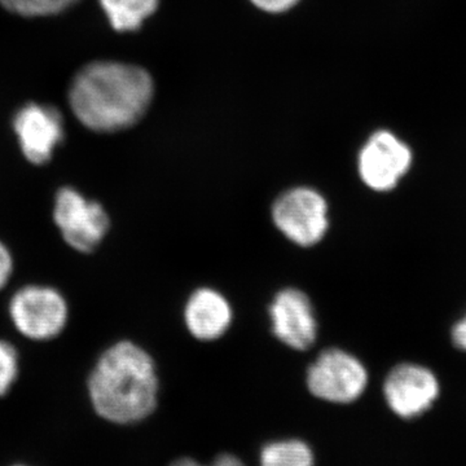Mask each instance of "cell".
I'll use <instances>...</instances> for the list:
<instances>
[{
    "label": "cell",
    "instance_id": "1",
    "mask_svg": "<svg viewBox=\"0 0 466 466\" xmlns=\"http://www.w3.org/2000/svg\"><path fill=\"white\" fill-rule=\"evenodd\" d=\"M153 96V81L139 66L94 63L76 75L69 100L76 118L94 131L113 133L137 124Z\"/></svg>",
    "mask_w": 466,
    "mask_h": 466
},
{
    "label": "cell",
    "instance_id": "2",
    "mask_svg": "<svg viewBox=\"0 0 466 466\" xmlns=\"http://www.w3.org/2000/svg\"><path fill=\"white\" fill-rule=\"evenodd\" d=\"M97 415L115 424L142 421L157 407L158 379L148 352L122 341L106 350L88 380Z\"/></svg>",
    "mask_w": 466,
    "mask_h": 466
},
{
    "label": "cell",
    "instance_id": "3",
    "mask_svg": "<svg viewBox=\"0 0 466 466\" xmlns=\"http://www.w3.org/2000/svg\"><path fill=\"white\" fill-rule=\"evenodd\" d=\"M272 219L285 238L305 248L323 240L329 227L327 201L306 187L281 195L272 207Z\"/></svg>",
    "mask_w": 466,
    "mask_h": 466
},
{
    "label": "cell",
    "instance_id": "4",
    "mask_svg": "<svg viewBox=\"0 0 466 466\" xmlns=\"http://www.w3.org/2000/svg\"><path fill=\"white\" fill-rule=\"evenodd\" d=\"M368 373L357 358L339 349L325 350L308 372L309 390L330 403L349 404L366 390Z\"/></svg>",
    "mask_w": 466,
    "mask_h": 466
},
{
    "label": "cell",
    "instance_id": "5",
    "mask_svg": "<svg viewBox=\"0 0 466 466\" xmlns=\"http://www.w3.org/2000/svg\"><path fill=\"white\" fill-rule=\"evenodd\" d=\"M9 314L18 332L35 341H47L63 332L67 305L56 289L30 285L15 294Z\"/></svg>",
    "mask_w": 466,
    "mask_h": 466
},
{
    "label": "cell",
    "instance_id": "6",
    "mask_svg": "<svg viewBox=\"0 0 466 466\" xmlns=\"http://www.w3.org/2000/svg\"><path fill=\"white\" fill-rule=\"evenodd\" d=\"M54 219L64 240L82 253L96 249L109 229V217L104 208L73 188L58 191Z\"/></svg>",
    "mask_w": 466,
    "mask_h": 466
},
{
    "label": "cell",
    "instance_id": "7",
    "mask_svg": "<svg viewBox=\"0 0 466 466\" xmlns=\"http://www.w3.org/2000/svg\"><path fill=\"white\" fill-rule=\"evenodd\" d=\"M383 394L395 415L416 419L433 407L440 397V382L428 368L400 364L386 377Z\"/></svg>",
    "mask_w": 466,
    "mask_h": 466
},
{
    "label": "cell",
    "instance_id": "8",
    "mask_svg": "<svg viewBox=\"0 0 466 466\" xmlns=\"http://www.w3.org/2000/svg\"><path fill=\"white\" fill-rule=\"evenodd\" d=\"M412 153L388 131H379L360 150L358 167L361 180L377 192L390 191L410 170Z\"/></svg>",
    "mask_w": 466,
    "mask_h": 466
},
{
    "label": "cell",
    "instance_id": "9",
    "mask_svg": "<svg viewBox=\"0 0 466 466\" xmlns=\"http://www.w3.org/2000/svg\"><path fill=\"white\" fill-rule=\"evenodd\" d=\"M272 330L285 345L308 350L317 341L318 323L311 300L302 290L284 289L276 294L269 308Z\"/></svg>",
    "mask_w": 466,
    "mask_h": 466
},
{
    "label": "cell",
    "instance_id": "10",
    "mask_svg": "<svg viewBox=\"0 0 466 466\" xmlns=\"http://www.w3.org/2000/svg\"><path fill=\"white\" fill-rule=\"evenodd\" d=\"M14 127L24 156L35 165L50 161L64 139L63 118L52 106L27 104L15 116Z\"/></svg>",
    "mask_w": 466,
    "mask_h": 466
},
{
    "label": "cell",
    "instance_id": "11",
    "mask_svg": "<svg viewBox=\"0 0 466 466\" xmlns=\"http://www.w3.org/2000/svg\"><path fill=\"white\" fill-rule=\"evenodd\" d=\"M184 317L193 337L201 341H214L228 330L232 309L219 291L202 288L189 297Z\"/></svg>",
    "mask_w": 466,
    "mask_h": 466
},
{
    "label": "cell",
    "instance_id": "12",
    "mask_svg": "<svg viewBox=\"0 0 466 466\" xmlns=\"http://www.w3.org/2000/svg\"><path fill=\"white\" fill-rule=\"evenodd\" d=\"M110 25L118 32H134L157 9L158 0H100Z\"/></svg>",
    "mask_w": 466,
    "mask_h": 466
},
{
    "label": "cell",
    "instance_id": "13",
    "mask_svg": "<svg viewBox=\"0 0 466 466\" xmlns=\"http://www.w3.org/2000/svg\"><path fill=\"white\" fill-rule=\"evenodd\" d=\"M260 466H314V455L305 441H272L260 452Z\"/></svg>",
    "mask_w": 466,
    "mask_h": 466
},
{
    "label": "cell",
    "instance_id": "14",
    "mask_svg": "<svg viewBox=\"0 0 466 466\" xmlns=\"http://www.w3.org/2000/svg\"><path fill=\"white\" fill-rule=\"evenodd\" d=\"M76 0H0L3 7L23 16H47L64 11Z\"/></svg>",
    "mask_w": 466,
    "mask_h": 466
},
{
    "label": "cell",
    "instance_id": "15",
    "mask_svg": "<svg viewBox=\"0 0 466 466\" xmlns=\"http://www.w3.org/2000/svg\"><path fill=\"white\" fill-rule=\"evenodd\" d=\"M18 375L17 351L14 346L0 341V397L7 394Z\"/></svg>",
    "mask_w": 466,
    "mask_h": 466
},
{
    "label": "cell",
    "instance_id": "16",
    "mask_svg": "<svg viewBox=\"0 0 466 466\" xmlns=\"http://www.w3.org/2000/svg\"><path fill=\"white\" fill-rule=\"evenodd\" d=\"M171 466H205L200 464V462L195 461L192 459H180L177 461H175ZM208 466H245L244 462L241 461L240 459L236 458V456L228 455H220L218 456L216 460H214L213 464Z\"/></svg>",
    "mask_w": 466,
    "mask_h": 466
},
{
    "label": "cell",
    "instance_id": "17",
    "mask_svg": "<svg viewBox=\"0 0 466 466\" xmlns=\"http://www.w3.org/2000/svg\"><path fill=\"white\" fill-rule=\"evenodd\" d=\"M257 7L272 14L288 11L299 3V0H251Z\"/></svg>",
    "mask_w": 466,
    "mask_h": 466
},
{
    "label": "cell",
    "instance_id": "18",
    "mask_svg": "<svg viewBox=\"0 0 466 466\" xmlns=\"http://www.w3.org/2000/svg\"><path fill=\"white\" fill-rule=\"evenodd\" d=\"M12 268H14V263H12L11 253H9L7 248L0 242V289L8 283L9 278H11Z\"/></svg>",
    "mask_w": 466,
    "mask_h": 466
},
{
    "label": "cell",
    "instance_id": "19",
    "mask_svg": "<svg viewBox=\"0 0 466 466\" xmlns=\"http://www.w3.org/2000/svg\"><path fill=\"white\" fill-rule=\"evenodd\" d=\"M452 341L456 348L466 351V317L453 327Z\"/></svg>",
    "mask_w": 466,
    "mask_h": 466
},
{
    "label": "cell",
    "instance_id": "20",
    "mask_svg": "<svg viewBox=\"0 0 466 466\" xmlns=\"http://www.w3.org/2000/svg\"><path fill=\"white\" fill-rule=\"evenodd\" d=\"M14 466H26V465H14Z\"/></svg>",
    "mask_w": 466,
    "mask_h": 466
}]
</instances>
